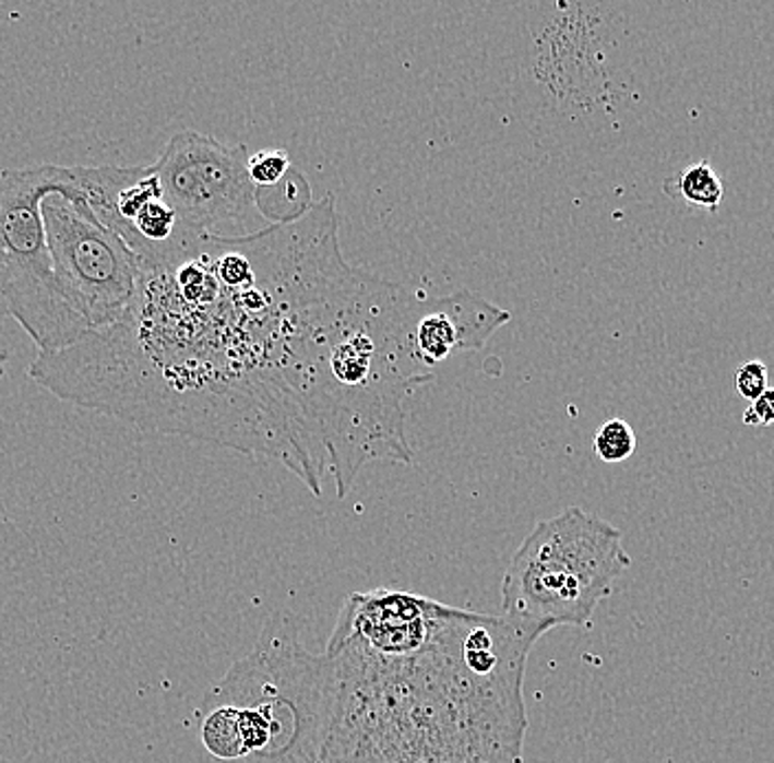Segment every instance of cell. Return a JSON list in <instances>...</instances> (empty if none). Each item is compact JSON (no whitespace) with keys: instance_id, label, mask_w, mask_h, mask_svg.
Segmentation results:
<instances>
[{"instance_id":"cell-2","label":"cell","mask_w":774,"mask_h":763,"mask_svg":"<svg viewBox=\"0 0 774 763\" xmlns=\"http://www.w3.org/2000/svg\"><path fill=\"white\" fill-rule=\"evenodd\" d=\"M544 634L409 592L350 594L326 645L337 702L320 763H522Z\"/></svg>"},{"instance_id":"cell-13","label":"cell","mask_w":774,"mask_h":763,"mask_svg":"<svg viewBox=\"0 0 774 763\" xmlns=\"http://www.w3.org/2000/svg\"><path fill=\"white\" fill-rule=\"evenodd\" d=\"M743 422L752 427H767L774 422V388H767L743 412Z\"/></svg>"},{"instance_id":"cell-10","label":"cell","mask_w":774,"mask_h":763,"mask_svg":"<svg viewBox=\"0 0 774 763\" xmlns=\"http://www.w3.org/2000/svg\"><path fill=\"white\" fill-rule=\"evenodd\" d=\"M636 433L632 429V425L623 418H609L605 420L592 440L594 453L600 457L603 463L607 465H616V463H626L628 457L634 455L636 451Z\"/></svg>"},{"instance_id":"cell-7","label":"cell","mask_w":774,"mask_h":763,"mask_svg":"<svg viewBox=\"0 0 774 763\" xmlns=\"http://www.w3.org/2000/svg\"><path fill=\"white\" fill-rule=\"evenodd\" d=\"M247 145L179 130L154 166L166 203L190 234H212L221 223H247L258 212V188L249 179Z\"/></svg>"},{"instance_id":"cell-9","label":"cell","mask_w":774,"mask_h":763,"mask_svg":"<svg viewBox=\"0 0 774 763\" xmlns=\"http://www.w3.org/2000/svg\"><path fill=\"white\" fill-rule=\"evenodd\" d=\"M674 183V196L682 199L691 207H704L708 212H717L724 201V183L708 162H700L682 170L674 181L667 183V190Z\"/></svg>"},{"instance_id":"cell-4","label":"cell","mask_w":774,"mask_h":763,"mask_svg":"<svg viewBox=\"0 0 774 763\" xmlns=\"http://www.w3.org/2000/svg\"><path fill=\"white\" fill-rule=\"evenodd\" d=\"M632 565L623 533L572 506L535 524L502 579V615L546 632L585 628Z\"/></svg>"},{"instance_id":"cell-11","label":"cell","mask_w":774,"mask_h":763,"mask_svg":"<svg viewBox=\"0 0 774 763\" xmlns=\"http://www.w3.org/2000/svg\"><path fill=\"white\" fill-rule=\"evenodd\" d=\"M249 179L258 190H269L279 186L293 170L288 152L282 147H264L249 155L247 162Z\"/></svg>"},{"instance_id":"cell-1","label":"cell","mask_w":774,"mask_h":763,"mask_svg":"<svg viewBox=\"0 0 774 763\" xmlns=\"http://www.w3.org/2000/svg\"><path fill=\"white\" fill-rule=\"evenodd\" d=\"M121 318L29 377L145 431L279 463L346 498L377 461L409 465L405 401L431 381L409 355L414 290L346 262L335 199L225 238L179 229L141 253Z\"/></svg>"},{"instance_id":"cell-5","label":"cell","mask_w":774,"mask_h":763,"mask_svg":"<svg viewBox=\"0 0 774 763\" xmlns=\"http://www.w3.org/2000/svg\"><path fill=\"white\" fill-rule=\"evenodd\" d=\"M56 192H78V166L0 172V297L40 353L71 348L93 333L53 271L43 201Z\"/></svg>"},{"instance_id":"cell-3","label":"cell","mask_w":774,"mask_h":763,"mask_svg":"<svg viewBox=\"0 0 774 763\" xmlns=\"http://www.w3.org/2000/svg\"><path fill=\"white\" fill-rule=\"evenodd\" d=\"M335 702L333 660L299 643L290 617H275L201 704L231 708L240 763H320Z\"/></svg>"},{"instance_id":"cell-14","label":"cell","mask_w":774,"mask_h":763,"mask_svg":"<svg viewBox=\"0 0 774 763\" xmlns=\"http://www.w3.org/2000/svg\"><path fill=\"white\" fill-rule=\"evenodd\" d=\"M5 366H8V353H0V379L5 377Z\"/></svg>"},{"instance_id":"cell-6","label":"cell","mask_w":774,"mask_h":763,"mask_svg":"<svg viewBox=\"0 0 774 763\" xmlns=\"http://www.w3.org/2000/svg\"><path fill=\"white\" fill-rule=\"evenodd\" d=\"M53 271L93 331L115 324L132 299L141 260L80 192L43 201Z\"/></svg>"},{"instance_id":"cell-12","label":"cell","mask_w":774,"mask_h":763,"mask_svg":"<svg viewBox=\"0 0 774 763\" xmlns=\"http://www.w3.org/2000/svg\"><path fill=\"white\" fill-rule=\"evenodd\" d=\"M735 388L748 403L757 401L767 390V368L763 361H748L735 374Z\"/></svg>"},{"instance_id":"cell-8","label":"cell","mask_w":774,"mask_h":763,"mask_svg":"<svg viewBox=\"0 0 774 763\" xmlns=\"http://www.w3.org/2000/svg\"><path fill=\"white\" fill-rule=\"evenodd\" d=\"M511 322V313L485 297L462 288L446 297L416 295L409 313V355L422 370H431L457 353L480 350Z\"/></svg>"}]
</instances>
